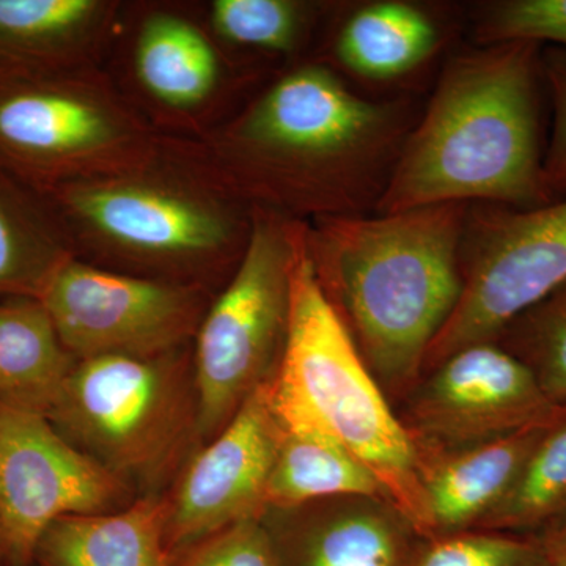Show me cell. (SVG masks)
<instances>
[{
    "mask_svg": "<svg viewBox=\"0 0 566 566\" xmlns=\"http://www.w3.org/2000/svg\"><path fill=\"white\" fill-rule=\"evenodd\" d=\"M409 125L403 104L360 98L308 63L199 142L245 203L314 222L376 210Z\"/></svg>",
    "mask_w": 566,
    "mask_h": 566,
    "instance_id": "obj_1",
    "label": "cell"
},
{
    "mask_svg": "<svg viewBox=\"0 0 566 566\" xmlns=\"http://www.w3.org/2000/svg\"><path fill=\"white\" fill-rule=\"evenodd\" d=\"M539 44L509 41L447 63L406 137L376 214L442 203L554 202L539 151Z\"/></svg>",
    "mask_w": 566,
    "mask_h": 566,
    "instance_id": "obj_2",
    "label": "cell"
},
{
    "mask_svg": "<svg viewBox=\"0 0 566 566\" xmlns=\"http://www.w3.org/2000/svg\"><path fill=\"white\" fill-rule=\"evenodd\" d=\"M77 259L120 273L207 289L232 275L252 207L218 172L199 140L167 133L148 161L41 191Z\"/></svg>",
    "mask_w": 566,
    "mask_h": 566,
    "instance_id": "obj_3",
    "label": "cell"
},
{
    "mask_svg": "<svg viewBox=\"0 0 566 566\" xmlns=\"http://www.w3.org/2000/svg\"><path fill=\"white\" fill-rule=\"evenodd\" d=\"M469 203L307 222L316 277L376 379L401 386L455 311Z\"/></svg>",
    "mask_w": 566,
    "mask_h": 566,
    "instance_id": "obj_4",
    "label": "cell"
},
{
    "mask_svg": "<svg viewBox=\"0 0 566 566\" xmlns=\"http://www.w3.org/2000/svg\"><path fill=\"white\" fill-rule=\"evenodd\" d=\"M274 379L376 476L427 538L422 453L316 277L307 227L293 266L289 331Z\"/></svg>",
    "mask_w": 566,
    "mask_h": 566,
    "instance_id": "obj_5",
    "label": "cell"
},
{
    "mask_svg": "<svg viewBox=\"0 0 566 566\" xmlns=\"http://www.w3.org/2000/svg\"><path fill=\"white\" fill-rule=\"evenodd\" d=\"M166 134L99 65L0 82V167L39 192L133 169Z\"/></svg>",
    "mask_w": 566,
    "mask_h": 566,
    "instance_id": "obj_6",
    "label": "cell"
},
{
    "mask_svg": "<svg viewBox=\"0 0 566 566\" xmlns=\"http://www.w3.org/2000/svg\"><path fill=\"white\" fill-rule=\"evenodd\" d=\"M307 222L252 207L240 263L208 305L193 337L196 438L208 442L281 364L292 274Z\"/></svg>",
    "mask_w": 566,
    "mask_h": 566,
    "instance_id": "obj_7",
    "label": "cell"
},
{
    "mask_svg": "<svg viewBox=\"0 0 566 566\" xmlns=\"http://www.w3.org/2000/svg\"><path fill=\"white\" fill-rule=\"evenodd\" d=\"M48 419L118 479L150 480L196 436L192 354L77 360Z\"/></svg>",
    "mask_w": 566,
    "mask_h": 566,
    "instance_id": "obj_8",
    "label": "cell"
},
{
    "mask_svg": "<svg viewBox=\"0 0 566 566\" xmlns=\"http://www.w3.org/2000/svg\"><path fill=\"white\" fill-rule=\"evenodd\" d=\"M463 290L428 349L436 367L494 342L510 323L566 283V199L535 208L469 203L460 245Z\"/></svg>",
    "mask_w": 566,
    "mask_h": 566,
    "instance_id": "obj_9",
    "label": "cell"
},
{
    "mask_svg": "<svg viewBox=\"0 0 566 566\" xmlns=\"http://www.w3.org/2000/svg\"><path fill=\"white\" fill-rule=\"evenodd\" d=\"M77 360L155 356L193 340L207 289L107 270L73 256L36 297Z\"/></svg>",
    "mask_w": 566,
    "mask_h": 566,
    "instance_id": "obj_10",
    "label": "cell"
},
{
    "mask_svg": "<svg viewBox=\"0 0 566 566\" xmlns=\"http://www.w3.org/2000/svg\"><path fill=\"white\" fill-rule=\"evenodd\" d=\"M125 480L70 444L50 419L0 406V528L9 566L32 564L54 521L125 509Z\"/></svg>",
    "mask_w": 566,
    "mask_h": 566,
    "instance_id": "obj_11",
    "label": "cell"
},
{
    "mask_svg": "<svg viewBox=\"0 0 566 566\" xmlns=\"http://www.w3.org/2000/svg\"><path fill=\"white\" fill-rule=\"evenodd\" d=\"M565 412L566 406L546 397L520 357L488 342L436 365L406 427L420 450L449 452L557 422Z\"/></svg>",
    "mask_w": 566,
    "mask_h": 566,
    "instance_id": "obj_12",
    "label": "cell"
},
{
    "mask_svg": "<svg viewBox=\"0 0 566 566\" xmlns=\"http://www.w3.org/2000/svg\"><path fill=\"white\" fill-rule=\"evenodd\" d=\"M268 382L193 455L167 497L166 534L172 558L266 510L268 480L281 438Z\"/></svg>",
    "mask_w": 566,
    "mask_h": 566,
    "instance_id": "obj_13",
    "label": "cell"
},
{
    "mask_svg": "<svg viewBox=\"0 0 566 566\" xmlns=\"http://www.w3.org/2000/svg\"><path fill=\"white\" fill-rule=\"evenodd\" d=\"M277 566H415L423 536L397 505L338 495L290 510H266Z\"/></svg>",
    "mask_w": 566,
    "mask_h": 566,
    "instance_id": "obj_14",
    "label": "cell"
},
{
    "mask_svg": "<svg viewBox=\"0 0 566 566\" xmlns=\"http://www.w3.org/2000/svg\"><path fill=\"white\" fill-rule=\"evenodd\" d=\"M122 11L111 0H0V82L99 65Z\"/></svg>",
    "mask_w": 566,
    "mask_h": 566,
    "instance_id": "obj_15",
    "label": "cell"
},
{
    "mask_svg": "<svg viewBox=\"0 0 566 566\" xmlns=\"http://www.w3.org/2000/svg\"><path fill=\"white\" fill-rule=\"evenodd\" d=\"M554 423L449 452L420 450L427 538L482 526L515 485L528 457Z\"/></svg>",
    "mask_w": 566,
    "mask_h": 566,
    "instance_id": "obj_16",
    "label": "cell"
},
{
    "mask_svg": "<svg viewBox=\"0 0 566 566\" xmlns=\"http://www.w3.org/2000/svg\"><path fill=\"white\" fill-rule=\"evenodd\" d=\"M268 390L281 438L268 480L266 510L296 509L338 495L389 501L376 476L274 376Z\"/></svg>",
    "mask_w": 566,
    "mask_h": 566,
    "instance_id": "obj_17",
    "label": "cell"
},
{
    "mask_svg": "<svg viewBox=\"0 0 566 566\" xmlns=\"http://www.w3.org/2000/svg\"><path fill=\"white\" fill-rule=\"evenodd\" d=\"M132 63L140 93L175 117H191L210 106L226 80L212 35L175 10L153 9L140 18Z\"/></svg>",
    "mask_w": 566,
    "mask_h": 566,
    "instance_id": "obj_18",
    "label": "cell"
},
{
    "mask_svg": "<svg viewBox=\"0 0 566 566\" xmlns=\"http://www.w3.org/2000/svg\"><path fill=\"white\" fill-rule=\"evenodd\" d=\"M167 497L147 495L117 512L71 515L41 535L39 566H172Z\"/></svg>",
    "mask_w": 566,
    "mask_h": 566,
    "instance_id": "obj_19",
    "label": "cell"
},
{
    "mask_svg": "<svg viewBox=\"0 0 566 566\" xmlns=\"http://www.w3.org/2000/svg\"><path fill=\"white\" fill-rule=\"evenodd\" d=\"M77 359L36 297H0V406L50 416Z\"/></svg>",
    "mask_w": 566,
    "mask_h": 566,
    "instance_id": "obj_20",
    "label": "cell"
},
{
    "mask_svg": "<svg viewBox=\"0 0 566 566\" xmlns=\"http://www.w3.org/2000/svg\"><path fill=\"white\" fill-rule=\"evenodd\" d=\"M73 256L43 193L0 167V297H39Z\"/></svg>",
    "mask_w": 566,
    "mask_h": 566,
    "instance_id": "obj_21",
    "label": "cell"
},
{
    "mask_svg": "<svg viewBox=\"0 0 566 566\" xmlns=\"http://www.w3.org/2000/svg\"><path fill=\"white\" fill-rule=\"evenodd\" d=\"M439 46L433 20L406 2H375L345 22L335 41L338 62L367 80H394L422 65Z\"/></svg>",
    "mask_w": 566,
    "mask_h": 566,
    "instance_id": "obj_22",
    "label": "cell"
},
{
    "mask_svg": "<svg viewBox=\"0 0 566 566\" xmlns=\"http://www.w3.org/2000/svg\"><path fill=\"white\" fill-rule=\"evenodd\" d=\"M565 515L566 412L546 431L515 485L476 531H536L553 527Z\"/></svg>",
    "mask_w": 566,
    "mask_h": 566,
    "instance_id": "obj_23",
    "label": "cell"
},
{
    "mask_svg": "<svg viewBox=\"0 0 566 566\" xmlns=\"http://www.w3.org/2000/svg\"><path fill=\"white\" fill-rule=\"evenodd\" d=\"M314 3L297 0H214L211 35L232 44L277 54H292L314 20Z\"/></svg>",
    "mask_w": 566,
    "mask_h": 566,
    "instance_id": "obj_24",
    "label": "cell"
},
{
    "mask_svg": "<svg viewBox=\"0 0 566 566\" xmlns=\"http://www.w3.org/2000/svg\"><path fill=\"white\" fill-rule=\"evenodd\" d=\"M509 329L517 334L520 359L534 371L546 397L566 406V283L517 316Z\"/></svg>",
    "mask_w": 566,
    "mask_h": 566,
    "instance_id": "obj_25",
    "label": "cell"
},
{
    "mask_svg": "<svg viewBox=\"0 0 566 566\" xmlns=\"http://www.w3.org/2000/svg\"><path fill=\"white\" fill-rule=\"evenodd\" d=\"M415 566H553L539 538L465 531L424 538Z\"/></svg>",
    "mask_w": 566,
    "mask_h": 566,
    "instance_id": "obj_26",
    "label": "cell"
},
{
    "mask_svg": "<svg viewBox=\"0 0 566 566\" xmlns=\"http://www.w3.org/2000/svg\"><path fill=\"white\" fill-rule=\"evenodd\" d=\"M483 44L553 41L566 46V0H501L486 3L475 20Z\"/></svg>",
    "mask_w": 566,
    "mask_h": 566,
    "instance_id": "obj_27",
    "label": "cell"
},
{
    "mask_svg": "<svg viewBox=\"0 0 566 566\" xmlns=\"http://www.w3.org/2000/svg\"><path fill=\"white\" fill-rule=\"evenodd\" d=\"M172 566H277V558L263 517L255 516L186 547Z\"/></svg>",
    "mask_w": 566,
    "mask_h": 566,
    "instance_id": "obj_28",
    "label": "cell"
},
{
    "mask_svg": "<svg viewBox=\"0 0 566 566\" xmlns=\"http://www.w3.org/2000/svg\"><path fill=\"white\" fill-rule=\"evenodd\" d=\"M543 74L554 104V128L549 148L543 158V175L551 196L566 192V61L551 57Z\"/></svg>",
    "mask_w": 566,
    "mask_h": 566,
    "instance_id": "obj_29",
    "label": "cell"
},
{
    "mask_svg": "<svg viewBox=\"0 0 566 566\" xmlns=\"http://www.w3.org/2000/svg\"><path fill=\"white\" fill-rule=\"evenodd\" d=\"M539 542L545 546L547 556L551 558V564L566 558V521L565 523L557 524L546 532L545 535L538 536Z\"/></svg>",
    "mask_w": 566,
    "mask_h": 566,
    "instance_id": "obj_30",
    "label": "cell"
},
{
    "mask_svg": "<svg viewBox=\"0 0 566 566\" xmlns=\"http://www.w3.org/2000/svg\"><path fill=\"white\" fill-rule=\"evenodd\" d=\"M0 566H9V556H7L6 539H3L2 528H0Z\"/></svg>",
    "mask_w": 566,
    "mask_h": 566,
    "instance_id": "obj_31",
    "label": "cell"
},
{
    "mask_svg": "<svg viewBox=\"0 0 566 566\" xmlns=\"http://www.w3.org/2000/svg\"><path fill=\"white\" fill-rule=\"evenodd\" d=\"M553 566H566V558L565 560L554 562Z\"/></svg>",
    "mask_w": 566,
    "mask_h": 566,
    "instance_id": "obj_32",
    "label": "cell"
}]
</instances>
